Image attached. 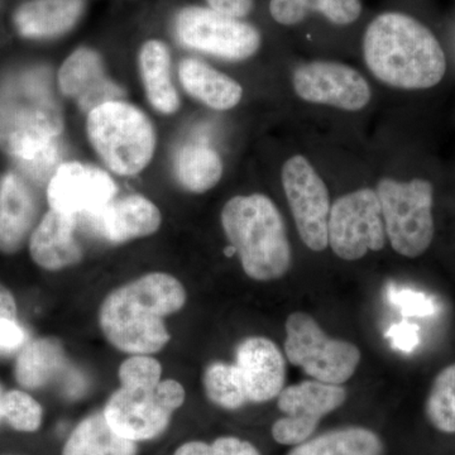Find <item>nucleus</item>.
Here are the masks:
<instances>
[{
  "mask_svg": "<svg viewBox=\"0 0 455 455\" xmlns=\"http://www.w3.org/2000/svg\"><path fill=\"white\" fill-rule=\"evenodd\" d=\"M184 283L166 272H149L112 290L99 307L108 343L127 355H156L171 340L166 319L184 309Z\"/></svg>",
  "mask_w": 455,
  "mask_h": 455,
  "instance_id": "obj_1",
  "label": "nucleus"
},
{
  "mask_svg": "<svg viewBox=\"0 0 455 455\" xmlns=\"http://www.w3.org/2000/svg\"><path fill=\"white\" fill-rule=\"evenodd\" d=\"M62 118L44 77L27 73L0 88V147L36 182L49 181Z\"/></svg>",
  "mask_w": 455,
  "mask_h": 455,
  "instance_id": "obj_2",
  "label": "nucleus"
},
{
  "mask_svg": "<svg viewBox=\"0 0 455 455\" xmlns=\"http://www.w3.org/2000/svg\"><path fill=\"white\" fill-rule=\"evenodd\" d=\"M363 55L371 73L398 89H427L438 85L447 60L435 36L407 14L383 13L368 26Z\"/></svg>",
  "mask_w": 455,
  "mask_h": 455,
  "instance_id": "obj_3",
  "label": "nucleus"
},
{
  "mask_svg": "<svg viewBox=\"0 0 455 455\" xmlns=\"http://www.w3.org/2000/svg\"><path fill=\"white\" fill-rule=\"evenodd\" d=\"M224 235L248 277L278 280L291 267V245L283 217L263 194L228 200L220 212Z\"/></svg>",
  "mask_w": 455,
  "mask_h": 455,
  "instance_id": "obj_4",
  "label": "nucleus"
},
{
  "mask_svg": "<svg viewBox=\"0 0 455 455\" xmlns=\"http://www.w3.org/2000/svg\"><path fill=\"white\" fill-rule=\"evenodd\" d=\"M85 130L90 146L114 175H140L154 161V122L130 101L114 99L92 108L86 113Z\"/></svg>",
  "mask_w": 455,
  "mask_h": 455,
  "instance_id": "obj_5",
  "label": "nucleus"
},
{
  "mask_svg": "<svg viewBox=\"0 0 455 455\" xmlns=\"http://www.w3.org/2000/svg\"><path fill=\"white\" fill-rule=\"evenodd\" d=\"M381 204L386 236L395 252L416 259L434 239L433 185L427 180L409 182L383 179L376 190Z\"/></svg>",
  "mask_w": 455,
  "mask_h": 455,
  "instance_id": "obj_6",
  "label": "nucleus"
},
{
  "mask_svg": "<svg viewBox=\"0 0 455 455\" xmlns=\"http://www.w3.org/2000/svg\"><path fill=\"white\" fill-rule=\"evenodd\" d=\"M185 400L184 386L172 379H163L156 387L121 386L108 398L103 414L118 435L148 442L163 435Z\"/></svg>",
  "mask_w": 455,
  "mask_h": 455,
  "instance_id": "obj_7",
  "label": "nucleus"
},
{
  "mask_svg": "<svg viewBox=\"0 0 455 455\" xmlns=\"http://www.w3.org/2000/svg\"><path fill=\"white\" fill-rule=\"evenodd\" d=\"M284 331V355L290 363L315 381L343 385L361 363L362 353L355 344L329 337L309 314H290Z\"/></svg>",
  "mask_w": 455,
  "mask_h": 455,
  "instance_id": "obj_8",
  "label": "nucleus"
},
{
  "mask_svg": "<svg viewBox=\"0 0 455 455\" xmlns=\"http://www.w3.org/2000/svg\"><path fill=\"white\" fill-rule=\"evenodd\" d=\"M175 35L182 46L228 61H243L256 55L260 35L256 27L211 8H182L175 18Z\"/></svg>",
  "mask_w": 455,
  "mask_h": 455,
  "instance_id": "obj_9",
  "label": "nucleus"
},
{
  "mask_svg": "<svg viewBox=\"0 0 455 455\" xmlns=\"http://www.w3.org/2000/svg\"><path fill=\"white\" fill-rule=\"evenodd\" d=\"M328 242L344 260L361 259L385 247V223L376 191L361 188L335 200L329 215Z\"/></svg>",
  "mask_w": 455,
  "mask_h": 455,
  "instance_id": "obj_10",
  "label": "nucleus"
},
{
  "mask_svg": "<svg viewBox=\"0 0 455 455\" xmlns=\"http://www.w3.org/2000/svg\"><path fill=\"white\" fill-rule=\"evenodd\" d=\"M283 187L301 241L315 252L326 250L331 197L325 182L304 156H293L283 164Z\"/></svg>",
  "mask_w": 455,
  "mask_h": 455,
  "instance_id": "obj_11",
  "label": "nucleus"
},
{
  "mask_svg": "<svg viewBox=\"0 0 455 455\" xmlns=\"http://www.w3.org/2000/svg\"><path fill=\"white\" fill-rule=\"evenodd\" d=\"M346 401L347 390L340 385L311 379L287 386L277 396V407L283 416L272 425V438L278 444L292 447L307 442L320 420Z\"/></svg>",
  "mask_w": 455,
  "mask_h": 455,
  "instance_id": "obj_12",
  "label": "nucleus"
},
{
  "mask_svg": "<svg viewBox=\"0 0 455 455\" xmlns=\"http://www.w3.org/2000/svg\"><path fill=\"white\" fill-rule=\"evenodd\" d=\"M118 196V187L108 171L70 161L60 164L47 182L50 209L79 220L98 214Z\"/></svg>",
  "mask_w": 455,
  "mask_h": 455,
  "instance_id": "obj_13",
  "label": "nucleus"
},
{
  "mask_svg": "<svg viewBox=\"0 0 455 455\" xmlns=\"http://www.w3.org/2000/svg\"><path fill=\"white\" fill-rule=\"evenodd\" d=\"M293 89L302 100L343 110H359L371 100V88L361 74L338 62L315 61L293 73Z\"/></svg>",
  "mask_w": 455,
  "mask_h": 455,
  "instance_id": "obj_14",
  "label": "nucleus"
},
{
  "mask_svg": "<svg viewBox=\"0 0 455 455\" xmlns=\"http://www.w3.org/2000/svg\"><path fill=\"white\" fill-rule=\"evenodd\" d=\"M85 221L94 235L110 244H124L156 235L163 226V212L140 194L116 196L103 211Z\"/></svg>",
  "mask_w": 455,
  "mask_h": 455,
  "instance_id": "obj_15",
  "label": "nucleus"
},
{
  "mask_svg": "<svg viewBox=\"0 0 455 455\" xmlns=\"http://www.w3.org/2000/svg\"><path fill=\"white\" fill-rule=\"evenodd\" d=\"M238 368L248 403H263L276 398L286 382V362L275 341L253 335L235 349Z\"/></svg>",
  "mask_w": 455,
  "mask_h": 455,
  "instance_id": "obj_16",
  "label": "nucleus"
},
{
  "mask_svg": "<svg viewBox=\"0 0 455 455\" xmlns=\"http://www.w3.org/2000/svg\"><path fill=\"white\" fill-rule=\"evenodd\" d=\"M57 86L65 98L74 100L86 113L122 95V89L108 77L103 57L85 46L66 57L57 73Z\"/></svg>",
  "mask_w": 455,
  "mask_h": 455,
  "instance_id": "obj_17",
  "label": "nucleus"
},
{
  "mask_svg": "<svg viewBox=\"0 0 455 455\" xmlns=\"http://www.w3.org/2000/svg\"><path fill=\"white\" fill-rule=\"evenodd\" d=\"M38 215L40 204L31 184L9 171L0 181V253L20 252L37 226Z\"/></svg>",
  "mask_w": 455,
  "mask_h": 455,
  "instance_id": "obj_18",
  "label": "nucleus"
},
{
  "mask_svg": "<svg viewBox=\"0 0 455 455\" xmlns=\"http://www.w3.org/2000/svg\"><path fill=\"white\" fill-rule=\"evenodd\" d=\"M79 218L65 212H44L29 236L31 259L46 271H61L74 267L84 259L83 245L77 239Z\"/></svg>",
  "mask_w": 455,
  "mask_h": 455,
  "instance_id": "obj_19",
  "label": "nucleus"
},
{
  "mask_svg": "<svg viewBox=\"0 0 455 455\" xmlns=\"http://www.w3.org/2000/svg\"><path fill=\"white\" fill-rule=\"evenodd\" d=\"M85 8V0H27L18 5L12 20L26 40H53L73 31Z\"/></svg>",
  "mask_w": 455,
  "mask_h": 455,
  "instance_id": "obj_20",
  "label": "nucleus"
},
{
  "mask_svg": "<svg viewBox=\"0 0 455 455\" xmlns=\"http://www.w3.org/2000/svg\"><path fill=\"white\" fill-rule=\"evenodd\" d=\"M140 83L149 106L163 116H173L181 107L178 89L172 79V56L164 41H146L139 57Z\"/></svg>",
  "mask_w": 455,
  "mask_h": 455,
  "instance_id": "obj_21",
  "label": "nucleus"
},
{
  "mask_svg": "<svg viewBox=\"0 0 455 455\" xmlns=\"http://www.w3.org/2000/svg\"><path fill=\"white\" fill-rule=\"evenodd\" d=\"M180 84L191 98L211 109L230 110L243 97V88L235 79L197 59L182 60L179 64Z\"/></svg>",
  "mask_w": 455,
  "mask_h": 455,
  "instance_id": "obj_22",
  "label": "nucleus"
},
{
  "mask_svg": "<svg viewBox=\"0 0 455 455\" xmlns=\"http://www.w3.org/2000/svg\"><path fill=\"white\" fill-rule=\"evenodd\" d=\"M139 443L118 435L108 424L103 410L86 416L71 431L62 455H137Z\"/></svg>",
  "mask_w": 455,
  "mask_h": 455,
  "instance_id": "obj_23",
  "label": "nucleus"
},
{
  "mask_svg": "<svg viewBox=\"0 0 455 455\" xmlns=\"http://www.w3.org/2000/svg\"><path fill=\"white\" fill-rule=\"evenodd\" d=\"M64 344L57 338L44 337L29 341L18 355L14 376L27 390L49 385L65 366Z\"/></svg>",
  "mask_w": 455,
  "mask_h": 455,
  "instance_id": "obj_24",
  "label": "nucleus"
},
{
  "mask_svg": "<svg viewBox=\"0 0 455 455\" xmlns=\"http://www.w3.org/2000/svg\"><path fill=\"white\" fill-rule=\"evenodd\" d=\"M175 175L188 193H208L220 184L223 161L220 155L206 143H187L176 154Z\"/></svg>",
  "mask_w": 455,
  "mask_h": 455,
  "instance_id": "obj_25",
  "label": "nucleus"
},
{
  "mask_svg": "<svg viewBox=\"0 0 455 455\" xmlns=\"http://www.w3.org/2000/svg\"><path fill=\"white\" fill-rule=\"evenodd\" d=\"M385 445L374 431L362 427H340L295 445L287 455H383Z\"/></svg>",
  "mask_w": 455,
  "mask_h": 455,
  "instance_id": "obj_26",
  "label": "nucleus"
},
{
  "mask_svg": "<svg viewBox=\"0 0 455 455\" xmlns=\"http://www.w3.org/2000/svg\"><path fill=\"white\" fill-rule=\"evenodd\" d=\"M203 387L212 405L228 411L242 409L248 403L235 364L212 362L204 371Z\"/></svg>",
  "mask_w": 455,
  "mask_h": 455,
  "instance_id": "obj_27",
  "label": "nucleus"
},
{
  "mask_svg": "<svg viewBox=\"0 0 455 455\" xmlns=\"http://www.w3.org/2000/svg\"><path fill=\"white\" fill-rule=\"evenodd\" d=\"M425 414L440 433L455 434V363L440 371L434 379Z\"/></svg>",
  "mask_w": 455,
  "mask_h": 455,
  "instance_id": "obj_28",
  "label": "nucleus"
},
{
  "mask_svg": "<svg viewBox=\"0 0 455 455\" xmlns=\"http://www.w3.org/2000/svg\"><path fill=\"white\" fill-rule=\"evenodd\" d=\"M0 416L14 430L33 433L40 429L44 411L40 403L25 391L11 390L0 396Z\"/></svg>",
  "mask_w": 455,
  "mask_h": 455,
  "instance_id": "obj_29",
  "label": "nucleus"
},
{
  "mask_svg": "<svg viewBox=\"0 0 455 455\" xmlns=\"http://www.w3.org/2000/svg\"><path fill=\"white\" fill-rule=\"evenodd\" d=\"M163 364L154 355H132L119 366L118 379L125 387H156L163 381Z\"/></svg>",
  "mask_w": 455,
  "mask_h": 455,
  "instance_id": "obj_30",
  "label": "nucleus"
},
{
  "mask_svg": "<svg viewBox=\"0 0 455 455\" xmlns=\"http://www.w3.org/2000/svg\"><path fill=\"white\" fill-rule=\"evenodd\" d=\"M172 455H262L252 443L238 436H220L212 443L191 440L176 449Z\"/></svg>",
  "mask_w": 455,
  "mask_h": 455,
  "instance_id": "obj_31",
  "label": "nucleus"
},
{
  "mask_svg": "<svg viewBox=\"0 0 455 455\" xmlns=\"http://www.w3.org/2000/svg\"><path fill=\"white\" fill-rule=\"evenodd\" d=\"M388 301L398 307L406 316H425L435 313V304L429 296L412 290H398L394 284H388L386 290Z\"/></svg>",
  "mask_w": 455,
  "mask_h": 455,
  "instance_id": "obj_32",
  "label": "nucleus"
},
{
  "mask_svg": "<svg viewBox=\"0 0 455 455\" xmlns=\"http://www.w3.org/2000/svg\"><path fill=\"white\" fill-rule=\"evenodd\" d=\"M362 5L359 0H324L322 12L335 25H350L361 16Z\"/></svg>",
  "mask_w": 455,
  "mask_h": 455,
  "instance_id": "obj_33",
  "label": "nucleus"
},
{
  "mask_svg": "<svg viewBox=\"0 0 455 455\" xmlns=\"http://www.w3.org/2000/svg\"><path fill=\"white\" fill-rule=\"evenodd\" d=\"M269 13L280 25L293 26L309 14L301 0H271Z\"/></svg>",
  "mask_w": 455,
  "mask_h": 455,
  "instance_id": "obj_34",
  "label": "nucleus"
},
{
  "mask_svg": "<svg viewBox=\"0 0 455 455\" xmlns=\"http://www.w3.org/2000/svg\"><path fill=\"white\" fill-rule=\"evenodd\" d=\"M418 326L410 324V323H400V324L392 325L386 337L391 340L392 346L403 352H412L419 343Z\"/></svg>",
  "mask_w": 455,
  "mask_h": 455,
  "instance_id": "obj_35",
  "label": "nucleus"
},
{
  "mask_svg": "<svg viewBox=\"0 0 455 455\" xmlns=\"http://www.w3.org/2000/svg\"><path fill=\"white\" fill-rule=\"evenodd\" d=\"M209 8L224 16L238 18L247 17L252 12L253 0H206Z\"/></svg>",
  "mask_w": 455,
  "mask_h": 455,
  "instance_id": "obj_36",
  "label": "nucleus"
},
{
  "mask_svg": "<svg viewBox=\"0 0 455 455\" xmlns=\"http://www.w3.org/2000/svg\"><path fill=\"white\" fill-rule=\"evenodd\" d=\"M18 309L13 293L4 284L0 283V329L18 322Z\"/></svg>",
  "mask_w": 455,
  "mask_h": 455,
  "instance_id": "obj_37",
  "label": "nucleus"
},
{
  "mask_svg": "<svg viewBox=\"0 0 455 455\" xmlns=\"http://www.w3.org/2000/svg\"><path fill=\"white\" fill-rule=\"evenodd\" d=\"M304 3L305 8L310 12H322L324 0H301Z\"/></svg>",
  "mask_w": 455,
  "mask_h": 455,
  "instance_id": "obj_38",
  "label": "nucleus"
},
{
  "mask_svg": "<svg viewBox=\"0 0 455 455\" xmlns=\"http://www.w3.org/2000/svg\"><path fill=\"white\" fill-rule=\"evenodd\" d=\"M0 419H2V416H0Z\"/></svg>",
  "mask_w": 455,
  "mask_h": 455,
  "instance_id": "obj_39",
  "label": "nucleus"
}]
</instances>
